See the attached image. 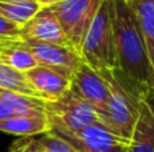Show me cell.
Segmentation results:
<instances>
[{"mask_svg":"<svg viewBox=\"0 0 154 152\" xmlns=\"http://www.w3.org/2000/svg\"><path fill=\"white\" fill-rule=\"evenodd\" d=\"M45 115L51 125V132L56 133L79 132L100 123L97 112L73 88L57 101H45Z\"/></svg>","mask_w":154,"mask_h":152,"instance_id":"4","label":"cell"},{"mask_svg":"<svg viewBox=\"0 0 154 152\" xmlns=\"http://www.w3.org/2000/svg\"><path fill=\"white\" fill-rule=\"evenodd\" d=\"M85 63L95 70L118 69L112 31V0H104L80 47Z\"/></svg>","mask_w":154,"mask_h":152,"instance_id":"3","label":"cell"},{"mask_svg":"<svg viewBox=\"0 0 154 152\" xmlns=\"http://www.w3.org/2000/svg\"><path fill=\"white\" fill-rule=\"evenodd\" d=\"M0 88L5 90L16 92V93L27 94V96L38 97L35 90L29 83L24 73L10 67L8 65H4L0 62Z\"/></svg>","mask_w":154,"mask_h":152,"instance_id":"16","label":"cell"},{"mask_svg":"<svg viewBox=\"0 0 154 152\" xmlns=\"http://www.w3.org/2000/svg\"><path fill=\"white\" fill-rule=\"evenodd\" d=\"M19 43L32 54L38 65L46 66L51 70H56L60 74L72 80L75 73L84 63L80 51L69 46L41 43L34 40H24L18 38Z\"/></svg>","mask_w":154,"mask_h":152,"instance_id":"6","label":"cell"},{"mask_svg":"<svg viewBox=\"0 0 154 152\" xmlns=\"http://www.w3.org/2000/svg\"><path fill=\"white\" fill-rule=\"evenodd\" d=\"M14 116H19V115H16V112L11 107H8L7 104L0 101V120H5V118L14 117Z\"/></svg>","mask_w":154,"mask_h":152,"instance_id":"20","label":"cell"},{"mask_svg":"<svg viewBox=\"0 0 154 152\" xmlns=\"http://www.w3.org/2000/svg\"><path fill=\"white\" fill-rule=\"evenodd\" d=\"M38 1L41 3L42 7H50V5H54V4H57V3L62 1V0H38Z\"/></svg>","mask_w":154,"mask_h":152,"instance_id":"21","label":"cell"},{"mask_svg":"<svg viewBox=\"0 0 154 152\" xmlns=\"http://www.w3.org/2000/svg\"><path fill=\"white\" fill-rule=\"evenodd\" d=\"M18 38L24 40H34V42L72 47L56 13L50 7L41 8L37 15L20 28Z\"/></svg>","mask_w":154,"mask_h":152,"instance_id":"8","label":"cell"},{"mask_svg":"<svg viewBox=\"0 0 154 152\" xmlns=\"http://www.w3.org/2000/svg\"><path fill=\"white\" fill-rule=\"evenodd\" d=\"M37 142L45 152H81L62 136L51 131L41 135L37 139Z\"/></svg>","mask_w":154,"mask_h":152,"instance_id":"17","label":"cell"},{"mask_svg":"<svg viewBox=\"0 0 154 152\" xmlns=\"http://www.w3.org/2000/svg\"><path fill=\"white\" fill-rule=\"evenodd\" d=\"M42 8L38 0L30 1H14V3H0V15L7 20L23 27Z\"/></svg>","mask_w":154,"mask_h":152,"instance_id":"15","label":"cell"},{"mask_svg":"<svg viewBox=\"0 0 154 152\" xmlns=\"http://www.w3.org/2000/svg\"><path fill=\"white\" fill-rule=\"evenodd\" d=\"M103 3L104 0H62L50 5L69 43L77 51Z\"/></svg>","mask_w":154,"mask_h":152,"instance_id":"5","label":"cell"},{"mask_svg":"<svg viewBox=\"0 0 154 152\" xmlns=\"http://www.w3.org/2000/svg\"><path fill=\"white\" fill-rule=\"evenodd\" d=\"M10 152H45L43 148L38 144L37 139H30L26 137V140L19 142L11 147Z\"/></svg>","mask_w":154,"mask_h":152,"instance_id":"19","label":"cell"},{"mask_svg":"<svg viewBox=\"0 0 154 152\" xmlns=\"http://www.w3.org/2000/svg\"><path fill=\"white\" fill-rule=\"evenodd\" d=\"M72 88L97 112L99 120L104 115L108 101V88L97 70L82 63L72 78Z\"/></svg>","mask_w":154,"mask_h":152,"instance_id":"9","label":"cell"},{"mask_svg":"<svg viewBox=\"0 0 154 152\" xmlns=\"http://www.w3.org/2000/svg\"><path fill=\"white\" fill-rule=\"evenodd\" d=\"M134 10L154 69V0H127Z\"/></svg>","mask_w":154,"mask_h":152,"instance_id":"14","label":"cell"},{"mask_svg":"<svg viewBox=\"0 0 154 152\" xmlns=\"http://www.w3.org/2000/svg\"><path fill=\"white\" fill-rule=\"evenodd\" d=\"M81 152H128L130 140L112 133L97 123L79 132L58 133Z\"/></svg>","mask_w":154,"mask_h":152,"instance_id":"7","label":"cell"},{"mask_svg":"<svg viewBox=\"0 0 154 152\" xmlns=\"http://www.w3.org/2000/svg\"><path fill=\"white\" fill-rule=\"evenodd\" d=\"M24 75L37 96L46 102L57 101L72 89L70 78L42 65L27 70Z\"/></svg>","mask_w":154,"mask_h":152,"instance_id":"10","label":"cell"},{"mask_svg":"<svg viewBox=\"0 0 154 152\" xmlns=\"http://www.w3.org/2000/svg\"><path fill=\"white\" fill-rule=\"evenodd\" d=\"M20 26L7 20L0 15V39H10V38H18L20 32Z\"/></svg>","mask_w":154,"mask_h":152,"instance_id":"18","label":"cell"},{"mask_svg":"<svg viewBox=\"0 0 154 152\" xmlns=\"http://www.w3.org/2000/svg\"><path fill=\"white\" fill-rule=\"evenodd\" d=\"M108 88V101L100 117L103 124L112 133L130 140L138 121L141 104L154 90L133 80L119 69L99 70Z\"/></svg>","mask_w":154,"mask_h":152,"instance_id":"2","label":"cell"},{"mask_svg":"<svg viewBox=\"0 0 154 152\" xmlns=\"http://www.w3.org/2000/svg\"><path fill=\"white\" fill-rule=\"evenodd\" d=\"M14 1H30V0H0V3H14Z\"/></svg>","mask_w":154,"mask_h":152,"instance_id":"22","label":"cell"},{"mask_svg":"<svg viewBox=\"0 0 154 152\" xmlns=\"http://www.w3.org/2000/svg\"><path fill=\"white\" fill-rule=\"evenodd\" d=\"M112 31L118 69L154 90V69L135 12L127 0H112Z\"/></svg>","mask_w":154,"mask_h":152,"instance_id":"1","label":"cell"},{"mask_svg":"<svg viewBox=\"0 0 154 152\" xmlns=\"http://www.w3.org/2000/svg\"><path fill=\"white\" fill-rule=\"evenodd\" d=\"M51 131L46 115L41 116H14V117L0 120V132L14 136L34 137Z\"/></svg>","mask_w":154,"mask_h":152,"instance_id":"12","label":"cell"},{"mask_svg":"<svg viewBox=\"0 0 154 152\" xmlns=\"http://www.w3.org/2000/svg\"><path fill=\"white\" fill-rule=\"evenodd\" d=\"M0 62L22 73L38 66L32 54L19 43L18 38L0 39Z\"/></svg>","mask_w":154,"mask_h":152,"instance_id":"13","label":"cell"},{"mask_svg":"<svg viewBox=\"0 0 154 152\" xmlns=\"http://www.w3.org/2000/svg\"><path fill=\"white\" fill-rule=\"evenodd\" d=\"M128 152H154V92L141 104Z\"/></svg>","mask_w":154,"mask_h":152,"instance_id":"11","label":"cell"}]
</instances>
